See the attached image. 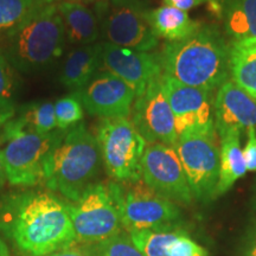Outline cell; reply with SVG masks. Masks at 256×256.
Wrapping results in <instances>:
<instances>
[{
	"label": "cell",
	"instance_id": "6da1fadb",
	"mask_svg": "<svg viewBox=\"0 0 256 256\" xmlns=\"http://www.w3.org/2000/svg\"><path fill=\"white\" fill-rule=\"evenodd\" d=\"M0 232L28 256H48L78 244L66 200L46 191L0 198Z\"/></svg>",
	"mask_w": 256,
	"mask_h": 256
},
{
	"label": "cell",
	"instance_id": "7a4b0ae2",
	"mask_svg": "<svg viewBox=\"0 0 256 256\" xmlns=\"http://www.w3.org/2000/svg\"><path fill=\"white\" fill-rule=\"evenodd\" d=\"M162 75L212 92L230 76V43L217 26L203 25L190 37L168 42L160 52Z\"/></svg>",
	"mask_w": 256,
	"mask_h": 256
},
{
	"label": "cell",
	"instance_id": "3957f363",
	"mask_svg": "<svg viewBox=\"0 0 256 256\" xmlns=\"http://www.w3.org/2000/svg\"><path fill=\"white\" fill-rule=\"evenodd\" d=\"M102 160L96 138L84 122L63 133L44 168L43 184L66 202L78 200L96 183Z\"/></svg>",
	"mask_w": 256,
	"mask_h": 256
},
{
	"label": "cell",
	"instance_id": "277c9868",
	"mask_svg": "<svg viewBox=\"0 0 256 256\" xmlns=\"http://www.w3.org/2000/svg\"><path fill=\"white\" fill-rule=\"evenodd\" d=\"M64 26L57 2L32 14L4 36L2 56L23 74L48 68L63 51Z\"/></svg>",
	"mask_w": 256,
	"mask_h": 256
},
{
	"label": "cell",
	"instance_id": "5b68a950",
	"mask_svg": "<svg viewBox=\"0 0 256 256\" xmlns=\"http://www.w3.org/2000/svg\"><path fill=\"white\" fill-rule=\"evenodd\" d=\"M108 185L116 202L124 232L180 229L183 215L179 206L147 186L142 179L130 183L110 180Z\"/></svg>",
	"mask_w": 256,
	"mask_h": 256
},
{
	"label": "cell",
	"instance_id": "8992f818",
	"mask_svg": "<svg viewBox=\"0 0 256 256\" xmlns=\"http://www.w3.org/2000/svg\"><path fill=\"white\" fill-rule=\"evenodd\" d=\"M0 127L4 142L0 148L8 183L22 188L43 184L46 160L66 130L38 133L6 124Z\"/></svg>",
	"mask_w": 256,
	"mask_h": 256
},
{
	"label": "cell",
	"instance_id": "52a82bcc",
	"mask_svg": "<svg viewBox=\"0 0 256 256\" xmlns=\"http://www.w3.org/2000/svg\"><path fill=\"white\" fill-rule=\"evenodd\" d=\"M96 142L106 174L119 183L142 179V164L147 142L132 121L124 118L101 119L96 127Z\"/></svg>",
	"mask_w": 256,
	"mask_h": 256
},
{
	"label": "cell",
	"instance_id": "ba28073f",
	"mask_svg": "<svg viewBox=\"0 0 256 256\" xmlns=\"http://www.w3.org/2000/svg\"><path fill=\"white\" fill-rule=\"evenodd\" d=\"M95 14L101 36L114 46L138 51L154 50L159 38L147 18L146 0H98Z\"/></svg>",
	"mask_w": 256,
	"mask_h": 256
},
{
	"label": "cell",
	"instance_id": "9c48e42d",
	"mask_svg": "<svg viewBox=\"0 0 256 256\" xmlns=\"http://www.w3.org/2000/svg\"><path fill=\"white\" fill-rule=\"evenodd\" d=\"M78 244L104 241L122 232L116 202L108 183L96 182L80 196L66 202Z\"/></svg>",
	"mask_w": 256,
	"mask_h": 256
},
{
	"label": "cell",
	"instance_id": "30bf717a",
	"mask_svg": "<svg viewBox=\"0 0 256 256\" xmlns=\"http://www.w3.org/2000/svg\"><path fill=\"white\" fill-rule=\"evenodd\" d=\"M192 194L202 203L216 198L220 179L218 136L184 134L174 146Z\"/></svg>",
	"mask_w": 256,
	"mask_h": 256
},
{
	"label": "cell",
	"instance_id": "8fae6325",
	"mask_svg": "<svg viewBox=\"0 0 256 256\" xmlns=\"http://www.w3.org/2000/svg\"><path fill=\"white\" fill-rule=\"evenodd\" d=\"M178 138L184 134L217 136L212 92L190 87L166 75L160 78Z\"/></svg>",
	"mask_w": 256,
	"mask_h": 256
},
{
	"label": "cell",
	"instance_id": "7c38bea8",
	"mask_svg": "<svg viewBox=\"0 0 256 256\" xmlns=\"http://www.w3.org/2000/svg\"><path fill=\"white\" fill-rule=\"evenodd\" d=\"M142 179L153 191L177 206H188L194 203L186 174L174 147L162 142L147 144Z\"/></svg>",
	"mask_w": 256,
	"mask_h": 256
},
{
	"label": "cell",
	"instance_id": "4fadbf2b",
	"mask_svg": "<svg viewBox=\"0 0 256 256\" xmlns=\"http://www.w3.org/2000/svg\"><path fill=\"white\" fill-rule=\"evenodd\" d=\"M162 75L152 80L145 92L136 96L130 118L134 127L147 144L162 142L174 148L178 136L174 114L160 82Z\"/></svg>",
	"mask_w": 256,
	"mask_h": 256
},
{
	"label": "cell",
	"instance_id": "5bb4252c",
	"mask_svg": "<svg viewBox=\"0 0 256 256\" xmlns=\"http://www.w3.org/2000/svg\"><path fill=\"white\" fill-rule=\"evenodd\" d=\"M83 110L100 119H128L136 101V92L118 76L98 72L87 86L75 92Z\"/></svg>",
	"mask_w": 256,
	"mask_h": 256
},
{
	"label": "cell",
	"instance_id": "9a60e30c",
	"mask_svg": "<svg viewBox=\"0 0 256 256\" xmlns=\"http://www.w3.org/2000/svg\"><path fill=\"white\" fill-rule=\"evenodd\" d=\"M122 80L142 95L148 83L162 74L160 54L121 48L108 42L101 43V69Z\"/></svg>",
	"mask_w": 256,
	"mask_h": 256
},
{
	"label": "cell",
	"instance_id": "2e32d148",
	"mask_svg": "<svg viewBox=\"0 0 256 256\" xmlns=\"http://www.w3.org/2000/svg\"><path fill=\"white\" fill-rule=\"evenodd\" d=\"M215 128L218 136L228 133H247L256 130V100L228 80L218 88L214 100Z\"/></svg>",
	"mask_w": 256,
	"mask_h": 256
},
{
	"label": "cell",
	"instance_id": "e0dca14e",
	"mask_svg": "<svg viewBox=\"0 0 256 256\" xmlns=\"http://www.w3.org/2000/svg\"><path fill=\"white\" fill-rule=\"evenodd\" d=\"M57 8L63 22L66 38L70 43L83 46L98 42L101 31L94 10L82 2L66 0L57 2Z\"/></svg>",
	"mask_w": 256,
	"mask_h": 256
},
{
	"label": "cell",
	"instance_id": "ac0fdd59",
	"mask_svg": "<svg viewBox=\"0 0 256 256\" xmlns=\"http://www.w3.org/2000/svg\"><path fill=\"white\" fill-rule=\"evenodd\" d=\"M101 69V43L75 46L60 70V82L74 92L87 86Z\"/></svg>",
	"mask_w": 256,
	"mask_h": 256
},
{
	"label": "cell",
	"instance_id": "d6986e66",
	"mask_svg": "<svg viewBox=\"0 0 256 256\" xmlns=\"http://www.w3.org/2000/svg\"><path fill=\"white\" fill-rule=\"evenodd\" d=\"M147 18L156 37L168 42L183 40L202 26V23L191 19L188 12L168 5L150 8Z\"/></svg>",
	"mask_w": 256,
	"mask_h": 256
},
{
	"label": "cell",
	"instance_id": "ffe728a7",
	"mask_svg": "<svg viewBox=\"0 0 256 256\" xmlns=\"http://www.w3.org/2000/svg\"><path fill=\"white\" fill-rule=\"evenodd\" d=\"M240 134L228 133L220 136V179L216 198L228 192L234 184L247 174Z\"/></svg>",
	"mask_w": 256,
	"mask_h": 256
},
{
	"label": "cell",
	"instance_id": "44dd1931",
	"mask_svg": "<svg viewBox=\"0 0 256 256\" xmlns=\"http://www.w3.org/2000/svg\"><path fill=\"white\" fill-rule=\"evenodd\" d=\"M222 20L232 42H256V0H223Z\"/></svg>",
	"mask_w": 256,
	"mask_h": 256
},
{
	"label": "cell",
	"instance_id": "7402d4cb",
	"mask_svg": "<svg viewBox=\"0 0 256 256\" xmlns=\"http://www.w3.org/2000/svg\"><path fill=\"white\" fill-rule=\"evenodd\" d=\"M2 124L17 130L51 133L56 130L55 104L52 102H34L24 104L14 110V114Z\"/></svg>",
	"mask_w": 256,
	"mask_h": 256
},
{
	"label": "cell",
	"instance_id": "603a6c76",
	"mask_svg": "<svg viewBox=\"0 0 256 256\" xmlns=\"http://www.w3.org/2000/svg\"><path fill=\"white\" fill-rule=\"evenodd\" d=\"M230 76L240 88L256 100V48L230 42Z\"/></svg>",
	"mask_w": 256,
	"mask_h": 256
},
{
	"label": "cell",
	"instance_id": "cb8c5ba5",
	"mask_svg": "<svg viewBox=\"0 0 256 256\" xmlns=\"http://www.w3.org/2000/svg\"><path fill=\"white\" fill-rule=\"evenodd\" d=\"M56 0H0V37L23 23L25 19Z\"/></svg>",
	"mask_w": 256,
	"mask_h": 256
},
{
	"label": "cell",
	"instance_id": "d4e9b609",
	"mask_svg": "<svg viewBox=\"0 0 256 256\" xmlns=\"http://www.w3.org/2000/svg\"><path fill=\"white\" fill-rule=\"evenodd\" d=\"M82 248L89 256H144L124 230L104 241L82 244Z\"/></svg>",
	"mask_w": 256,
	"mask_h": 256
},
{
	"label": "cell",
	"instance_id": "484cf974",
	"mask_svg": "<svg viewBox=\"0 0 256 256\" xmlns=\"http://www.w3.org/2000/svg\"><path fill=\"white\" fill-rule=\"evenodd\" d=\"M179 230L174 232H153V230H138L128 232L136 247L144 256H166L165 249L176 238Z\"/></svg>",
	"mask_w": 256,
	"mask_h": 256
},
{
	"label": "cell",
	"instance_id": "4316f807",
	"mask_svg": "<svg viewBox=\"0 0 256 256\" xmlns=\"http://www.w3.org/2000/svg\"><path fill=\"white\" fill-rule=\"evenodd\" d=\"M54 104L57 130H68L82 122L84 110L75 92L58 98Z\"/></svg>",
	"mask_w": 256,
	"mask_h": 256
},
{
	"label": "cell",
	"instance_id": "83f0119b",
	"mask_svg": "<svg viewBox=\"0 0 256 256\" xmlns=\"http://www.w3.org/2000/svg\"><path fill=\"white\" fill-rule=\"evenodd\" d=\"M14 114L11 66L0 52V126Z\"/></svg>",
	"mask_w": 256,
	"mask_h": 256
},
{
	"label": "cell",
	"instance_id": "f1b7e54d",
	"mask_svg": "<svg viewBox=\"0 0 256 256\" xmlns=\"http://www.w3.org/2000/svg\"><path fill=\"white\" fill-rule=\"evenodd\" d=\"M166 256H209L206 248L194 242L183 229L165 249Z\"/></svg>",
	"mask_w": 256,
	"mask_h": 256
},
{
	"label": "cell",
	"instance_id": "f546056e",
	"mask_svg": "<svg viewBox=\"0 0 256 256\" xmlns=\"http://www.w3.org/2000/svg\"><path fill=\"white\" fill-rule=\"evenodd\" d=\"M247 144L242 148L247 171L256 172V130H249L247 132Z\"/></svg>",
	"mask_w": 256,
	"mask_h": 256
},
{
	"label": "cell",
	"instance_id": "4dcf8cb0",
	"mask_svg": "<svg viewBox=\"0 0 256 256\" xmlns=\"http://www.w3.org/2000/svg\"><path fill=\"white\" fill-rule=\"evenodd\" d=\"M164 2L165 5L172 6V8L188 12L202 4L208 5L210 2V0H164Z\"/></svg>",
	"mask_w": 256,
	"mask_h": 256
},
{
	"label": "cell",
	"instance_id": "1f68e13d",
	"mask_svg": "<svg viewBox=\"0 0 256 256\" xmlns=\"http://www.w3.org/2000/svg\"><path fill=\"white\" fill-rule=\"evenodd\" d=\"M48 256H89V255L82 247H75V246H74V247L62 249V250L52 252V254Z\"/></svg>",
	"mask_w": 256,
	"mask_h": 256
},
{
	"label": "cell",
	"instance_id": "d6a6232c",
	"mask_svg": "<svg viewBox=\"0 0 256 256\" xmlns=\"http://www.w3.org/2000/svg\"><path fill=\"white\" fill-rule=\"evenodd\" d=\"M6 182H8V178H6V171H5L4 159H2V148H0V191H2V188L5 186Z\"/></svg>",
	"mask_w": 256,
	"mask_h": 256
},
{
	"label": "cell",
	"instance_id": "836d02e7",
	"mask_svg": "<svg viewBox=\"0 0 256 256\" xmlns=\"http://www.w3.org/2000/svg\"><path fill=\"white\" fill-rule=\"evenodd\" d=\"M244 256H256V232L254 238H252L250 243H249V247L247 249V252H246Z\"/></svg>",
	"mask_w": 256,
	"mask_h": 256
},
{
	"label": "cell",
	"instance_id": "e575fe53",
	"mask_svg": "<svg viewBox=\"0 0 256 256\" xmlns=\"http://www.w3.org/2000/svg\"><path fill=\"white\" fill-rule=\"evenodd\" d=\"M0 256H10L8 247L2 236H0Z\"/></svg>",
	"mask_w": 256,
	"mask_h": 256
},
{
	"label": "cell",
	"instance_id": "d590c367",
	"mask_svg": "<svg viewBox=\"0 0 256 256\" xmlns=\"http://www.w3.org/2000/svg\"><path fill=\"white\" fill-rule=\"evenodd\" d=\"M66 2H82V4H86V2H96L98 0H66Z\"/></svg>",
	"mask_w": 256,
	"mask_h": 256
},
{
	"label": "cell",
	"instance_id": "8d00e7d4",
	"mask_svg": "<svg viewBox=\"0 0 256 256\" xmlns=\"http://www.w3.org/2000/svg\"><path fill=\"white\" fill-rule=\"evenodd\" d=\"M241 43H249V44H252V46L256 48V42H241Z\"/></svg>",
	"mask_w": 256,
	"mask_h": 256
},
{
	"label": "cell",
	"instance_id": "74e56055",
	"mask_svg": "<svg viewBox=\"0 0 256 256\" xmlns=\"http://www.w3.org/2000/svg\"><path fill=\"white\" fill-rule=\"evenodd\" d=\"M254 209H255V211H256V198L254 200Z\"/></svg>",
	"mask_w": 256,
	"mask_h": 256
}]
</instances>
